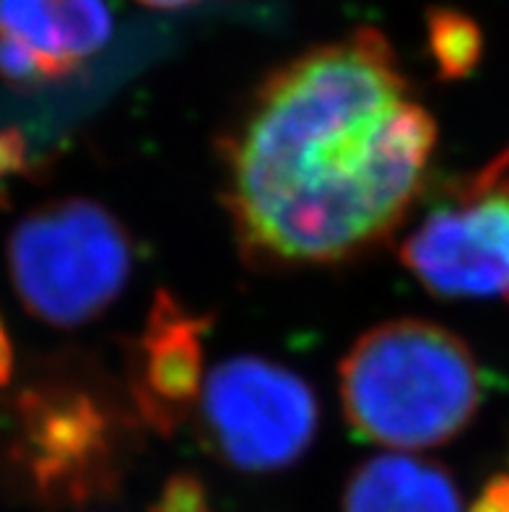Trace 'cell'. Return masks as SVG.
Listing matches in <instances>:
<instances>
[{
    "label": "cell",
    "mask_w": 509,
    "mask_h": 512,
    "mask_svg": "<svg viewBox=\"0 0 509 512\" xmlns=\"http://www.w3.org/2000/svg\"><path fill=\"white\" fill-rule=\"evenodd\" d=\"M29 141L19 128H0V206H6L13 182L29 172Z\"/></svg>",
    "instance_id": "cell-12"
},
{
    "label": "cell",
    "mask_w": 509,
    "mask_h": 512,
    "mask_svg": "<svg viewBox=\"0 0 509 512\" xmlns=\"http://www.w3.org/2000/svg\"><path fill=\"white\" fill-rule=\"evenodd\" d=\"M348 427L390 450H429L468 429L484 398L471 346L424 318H395L356 338L338 367Z\"/></svg>",
    "instance_id": "cell-2"
},
{
    "label": "cell",
    "mask_w": 509,
    "mask_h": 512,
    "mask_svg": "<svg viewBox=\"0 0 509 512\" xmlns=\"http://www.w3.org/2000/svg\"><path fill=\"white\" fill-rule=\"evenodd\" d=\"M203 440L242 474H276L312 448L320 403L302 375L255 354L219 362L198 401Z\"/></svg>",
    "instance_id": "cell-5"
},
{
    "label": "cell",
    "mask_w": 509,
    "mask_h": 512,
    "mask_svg": "<svg viewBox=\"0 0 509 512\" xmlns=\"http://www.w3.org/2000/svg\"><path fill=\"white\" fill-rule=\"evenodd\" d=\"M211 318L156 292L130 351L128 401L143 427L172 435L198 409L206 383V333Z\"/></svg>",
    "instance_id": "cell-7"
},
{
    "label": "cell",
    "mask_w": 509,
    "mask_h": 512,
    "mask_svg": "<svg viewBox=\"0 0 509 512\" xmlns=\"http://www.w3.org/2000/svg\"><path fill=\"white\" fill-rule=\"evenodd\" d=\"M138 3L149 8H159V11H172V8L193 6V3H200V0H138Z\"/></svg>",
    "instance_id": "cell-16"
},
{
    "label": "cell",
    "mask_w": 509,
    "mask_h": 512,
    "mask_svg": "<svg viewBox=\"0 0 509 512\" xmlns=\"http://www.w3.org/2000/svg\"><path fill=\"white\" fill-rule=\"evenodd\" d=\"M0 37L32 55L45 84L76 71L65 55L55 0H0Z\"/></svg>",
    "instance_id": "cell-9"
},
{
    "label": "cell",
    "mask_w": 509,
    "mask_h": 512,
    "mask_svg": "<svg viewBox=\"0 0 509 512\" xmlns=\"http://www.w3.org/2000/svg\"><path fill=\"white\" fill-rule=\"evenodd\" d=\"M13 375V346L11 338H8L6 325L0 320V388H6L11 383Z\"/></svg>",
    "instance_id": "cell-15"
},
{
    "label": "cell",
    "mask_w": 509,
    "mask_h": 512,
    "mask_svg": "<svg viewBox=\"0 0 509 512\" xmlns=\"http://www.w3.org/2000/svg\"><path fill=\"white\" fill-rule=\"evenodd\" d=\"M151 512H211V507L206 500V489L200 487L195 476L177 474L164 484Z\"/></svg>",
    "instance_id": "cell-13"
},
{
    "label": "cell",
    "mask_w": 509,
    "mask_h": 512,
    "mask_svg": "<svg viewBox=\"0 0 509 512\" xmlns=\"http://www.w3.org/2000/svg\"><path fill=\"white\" fill-rule=\"evenodd\" d=\"M437 123L377 29L278 65L221 138V198L255 268L341 266L411 214Z\"/></svg>",
    "instance_id": "cell-1"
},
{
    "label": "cell",
    "mask_w": 509,
    "mask_h": 512,
    "mask_svg": "<svg viewBox=\"0 0 509 512\" xmlns=\"http://www.w3.org/2000/svg\"><path fill=\"white\" fill-rule=\"evenodd\" d=\"M468 512H509V468L486 481Z\"/></svg>",
    "instance_id": "cell-14"
},
{
    "label": "cell",
    "mask_w": 509,
    "mask_h": 512,
    "mask_svg": "<svg viewBox=\"0 0 509 512\" xmlns=\"http://www.w3.org/2000/svg\"><path fill=\"white\" fill-rule=\"evenodd\" d=\"M133 406L84 372L52 370L21 385L0 411V461L26 497L81 507L123 479Z\"/></svg>",
    "instance_id": "cell-3"
},
{
    "label": "cell",
    "mask_w": 509,
    "mask_h": 512,
    "mask_svg": "<svg viewBox=\"0 0 509 512\" xmlns=\"http://www.w3.org/2000/svg\"><path fill=\"white\" fill-rule=\"evenodd\" d=\"M426 42L445 81H460L476 71L484 58V32L481 26L455 8H432L426 13Z\"/></svg>",
    "instance_id": "cell-10"
},
{
    "label": "cell",
    "mask_w": 509,
    "mask_h": 512,
    "mask_svg": "<svg viewBox=\"0 0 509 512\" xmlns=\"http://www.w3.org/2000/svg\"><path fill=\"white\" fill-rule=\"evenodd\" d=\"M60 37L73 68L107 45L112 34V13L104 0H55Z\"/></svg>",
    "instance_id": "cell-11"
},
{
    "label": "cell",
    "mask_w": 509,
    "mask_h": 512,
    "mask_svg": "<svg viewBox=\"0 0 509 512\" xmlns=\"http://www.w3.org/2000/svg\"><path fill=\"white\" fill-rule=\"evenodd\" d=\"M341 512H463L445 466L406 453L374 455L343 489Z\"/></svg>",
    "instance_id": "cell-8"
},
{
    "label": "cell",
    "mask_w": 509,
    "mask_h": 512,
    "mask_svg": "<svg viewBox=\"0 0 509 512\" xmlns=\"http://www.w3.org/2000/svg\"><path fill=\"white\" fill-rule=\"evenodd\" d=\"M8 276L29 315L55 328L97 320L125 292L133 242L102 203L63 198L34 208L8 237Z\"/></svg>",
    "instance_id": "cell-4"
},
{
    "label": "cell",
    "mask_w": 509,
    "mask_h": 512,
    "mask_svg": "<svg viewBox=\"0 0 509 512\" xmlns=\"http://www.w3.org/2000/svg\"><path fill=\"white\" fill-rule=\"evenodd\" d=\"M398 255L437 297L509 305V149L452 185Z\"/></svg>",
    "instance_id": "cell-6"
}]
</instances>
